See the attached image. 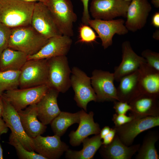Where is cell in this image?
Returning <instances> with one entry per match:
<instances>
[{"label":"cell","instance_id":"cell-41","mask_svg":"<svg viewBox=\"0 0 159 159\" xmlns=\"http://www.w3.org/2000/svg\"><path fill=\"white\" fill-rule=\"evenodd\" d=\"M4 109L2 97L0 96V117H2Z\"/></svg>","mask_w":159,"mask_h":159},{"label":"cell","instance_id":"cell-36","mask_svg":"<svg viewBox=\"0 0 159 159\" xmlns=\"http://www.w3.org/2000/svg\"><path fill=\"white\" fill-rule=\"evenodd\" d=\"M81 1L83 7L82 22L83 24L88 25V21L90 19L88 9V2L89 0H81Z\"/></svg>","mask_w":159,"mask_h":159},{"label":"cell","instance_id":"cell-6","mask_svg":"<svg viewBox=\"0 0 159 159\" xmlns=\"http://www.w3.org/2000/svg\"><path fill=\"white\" fill-rule=\"evenodd\" d=\"M70 84L74 92V100L77 105L87 112L88 103L97 102V97L92 86L91 77L77 67L71 69Z\"/></svg>","mask_w":159,"mask_h":159},{"label":"cell","instance_id":"cell-1","mask_svg":"<svg viewBox=\"0 0 159 159\" xmlns=\"http://www.w3.org/2000/svg\"><path fill=\"white\" fill-rule=\"evenodd\" d=\"M35 2L0 0V23L13 28L31 25Z\"/></svg>","mask_w":159,"mask_h":159},{"label":"cell","instance_id":"cell-42","mask_svg":"<svg viewBox=\"0 0 159 159\" xmlns=\"http://www.w3.org/2000/svg\"><path fill=\"white\" fill-rule=\"evenodd\" d=\"M151 3L156 8L159 7V0H151Z\"/></svg>","mask_w":159,"mask_h":159},{"label":"cell","instance_id":"cell-14","mask_svg":"<svg viewBox=\"0 0 159 159\" xmlns=\"http://www.w3.org/2000/svg\"><path fill=\"white\" fill-rule=\"evenodd\" d=\"M32 138L34 151L46 159H59L69 149V146L61 141L60 137L57 135L45 137L39 135Z\"/></svg>","mask_w":159,"mask_h":159},{"label":"cell","instance_id":"cell-35","mask_svg":"<svg viewBox=\"0 0 159 159\" xmlns=\"http://www.w3.org/2000/svg\"><path fill=\"white\" fill-rule=\"evenodd\" d=\"M134 118L132 116H128L125 114H115L113 115L112 120L116 127H118L129 122Z\"/></svg>","mask_w":159,"mask_h":159},{"label":"cell","instance_id":"cell-22","mask_svg":"<svg viewBox=\"0 0 159 159\" xmlns=\"http://www.w3.org/2000/svg\"><path fill=\"white\" fill-rule=\"evenodd\" d=\"M139 69L122 77L117 89L119 101L129 102L140 92Z\"/></svg>","mask_w":159,"mask_h":159},{"label":"cell","instance_id":"cell-13","mask_svg":"<svg viewBox=\"0 0 159 159\" xmlns=\"http://www.w3.org/2000/svg\"><path fill=\"white\" fill-rule=\"evenodd\" d=\"M2 98L4 109L2 117L10 129L11 134L19 139L27 150L34 151L32 139L27 135L24 130L17 112L8 101L3 97Z\"/></svg>","mask_w":159,"mask_h":159},{"label":"cell","instance_id":"cell-27","mask_svg":"<svg viewBox=\"0 0 159 159\" xmlns=\"http://www.w3.org/2000/svg\"><path fill=\"white\" fill-rule=\"evenodd\" d=\"M80 111L72 113L61 111L52 121L51 126L54 135L60 137L66 132L68 128L74 124L79 123Z\"/></svg>","mask_w":159,"mask_h":159},{"label":"cell","instance_id":"cell-33","mask_svg":"<svg viewBox=\"0 0 159 159\" xmlns=\"http://www.w3.org/2000/svg\"><path fill=\"white\" fill-rule=\"evenodd\" d=\"M11 30L12 28L0 23V55L4 49L8 47Z\"/></svg>","mask_w":159,"mask_h":159},{"label":"cell","instance_id":"cell-18","mask_svg":"<svg viewBox=\"0 0 159 159\" xmlns=\"http://www.w3.org/2000/svg\"><path fill=\"white\" fill-rule=\"evenodd\" d=\"M80 112L78 127L75 131H71L69 135L70 144L74 147L80 145L89 135L100 134L101 130L99 124L94 121L93 112L87 113L82 109Z\"/></svg>","mask_w":159,"mask_h":159},{"label":"cell","instance_id":"cell-4","mask_svg":"<svg viewBox=\"0 0 159 159\" xmlns=\"http://www.w3.org/2000/svg\"><path fill=\"white\" fill-rule=\"evenodd\" d=\"M48 67L47 85L49 88L64 93L71 86V70L66 55L47 59Z\"/></svg>","mask_w":159,"mask_h":159},{"label":"cell","instance_id":"cell-8","mask_svg":"<svg viewBox=\"0 0 159 159\" xmlns=\"http://www.w3.org/2000/svg\"><path fill=\"white\" fill-rule=\"evenodd\" d=\"M131 1L125 0H92L90 11L94 19L111 20L120 16L126 18Z\"/></svg>","mask_w":159,"mask_h":159},{"label":"cell","instance_id":"cell-10","mask_svg":"<svg viewBox=\"0 0 159 159\" xmlns=\"http://www.w3.org/2000/svg\"><path fill=\"white\" fill-rule=\"evenodd\" d=\"M31 25L38 32L48 39L62 35L47 5L42 2L35 3Z\"/></svg>","mask_w":159,"mask_h":159},{"label":"cell","instance_id":"cell-28","mask_svg":"<svg viewBox=\"0 0 159 159\" xmlns=\"http://www.w3.org/2000/svg\"><path fill=\"white\" fill-rule=\"evenodd\" d=\"M158 135L155 133L148 135L140 148L136 158L139 159H158L159 155L155 144L158 139Z\"/></svg>","mask_w":159,"mask_h":159},{"label":"cell","instance_id":"cell-9","mask_svg":"<svg viewBox=\"0 0 159 159\" xmlns=\"http://www.w3.org/2000/svg\"><path fill=\"white\" fill-rule=\"evenodd\" d=\"M114 80L113 73L99 69L93 71L91 82L96 96L97 102L119 101Z\"/></svg>","mask_w":159,"mask_h":159},{"label":"cell","instance_id":"cell-12","mask_svg":"<svg viewBox=\"0 0 159 159\" xmlns=\"http://www.w3.org/2000/svg\"><path fill=\"white\" fill-rule=\"evenodd\" d=\"M159 125L158 116H148L134 118L129 122L115 129L121 141L124 144L129 145L140 133Z\"/></svg>","mask_w":159,"mask_h":159},{"label":"cell","instance_id":"cell-30","mask_svg":"<svg viewBox=\"0 0 159 159\" xmlns=\"http://www.w3.org/2000/svg\"><path fill=\"white\" fill-rule=\"evenodd\" d=\"M8 144L14 147L17 155L20 159H46L44 157L34 151H29L25 149L19 139L10 134Z\"/></svg>","mask_w":159,"mask_h":159},{"label":"cell","instance_id":"cell-5","mask_svg":"<svg viewBox=\"0 0 159 159\" xmlns=\"http://www.w3.org/2000/svg\"><path fill=\"white\" fill-rule=\"evenodd\" d=\"M20 71L19 80L20 88L47 85V59L28 60Z\"/></svg>","mask_w":159,"mask_h":159},{"label":"cell","instance_id":"cell-37","mask_svg":"<svg viewBox=\"0 0 159 159\" xmlns=\"http://www.w3.org/2000/svg\"><path fill=\"white\" fill-rule=\"evenodd\" d=\"M116 133V130L115 128L111 129L109 133L103 138L102 145H107L110 144L113 140Z\"/></svg>","mask_w":159,"mask_h":159},{"label":"cell","instance_id":"cell-7","mask_svg":"<svg viewBox=\"0 0 159 159\" xmlns=\"http://www.w3.org/2000/svg\"><path fill=\"white\" fill-rule=\"evenodd\" d=\"M47 85L25 88H18L4 92L2 97L17 112L30 105L36 104L49 88Z\"/></svg>","mask_w":159,"mask_h":159},{"label":"cell","instance_id":"cell-45","mask_svg":"<svg viewBox=\"0 0 159 159\" xmlns=\"http://www.w3.org/2000/svg\"><path fill=\"white\" fill-rule=\"evenodd\" d=\"M1 134H0V140L1 138ZM3 150L1 145L0 143V159H3Z\"/></svg>","mask_w":159,"mask_h":159},{"label":"cell","instance_id":"cell-17","mask_svg":"<svg viewBox=\"0 0 159 159\" xmlns=\"http://www.w3.org/2000/svg\"><path fill=\"white\" fill-rule=\"evenodd\" d=\"M72 41L70 37L61 35L49 39L47 43L37 53L28 56V60L48 59L66 55L69 51Z\"/></svg>","mask_w":159,"mask_h":159},{"label":"cell","instance_id":"cell-31","mask_svg":"<svg viewBox=\"0 0 159 159\" xmlns=\"http://www.w3.org/2000/svg\"><path fill=\"white\" fill-rule=\"evenodd\" d=\"M80 42L90 43L95 41L97 36L92 28L89 25L82 24L79 30Z\"/></svg>","mask_w":159,"mask_h":159},{"label":"cell","instance_id":"cell-44","mask_svg":"<svg viewBox=\"0 0 159 159\" xmlns=\"http://www.w3.org/2000/svg\"><path fill=\"white\" fill-rule=\"evenodd\" d=\"M28 2H35L36 1H38L44 3L45 4L47 3L48 0H24Z\"/></svg>","mask_w":159,"mask_h":159},{"label":"cell","instance_id":"cell-39","mask_svg":"<svg viewBox=\"0 0 159 159\" xmlns=\"http://www.w3.org/2000/svg\"><path fill=\"white\" fill-rule=\"evenodd\" d=\"M8 128L3 119L0 117V134L2 135L7 133Z\"/></svg>","mask_w":159,"mask_h":159},{"label":"cell","instance_id":"cell-34","mask_svg":"<svg viewBox=\"0 0 159 159\" xmlns=\"http://www.w3.org/2000/svg\"><path fill=\"white\" fill-rule=\"evenodd\" d=\"M113 108L117 114H125L132 108L127 102L120 101H114Z\"/></svg>","mask_w":159,"mask_h":159},{"label":"cell","instance_id":"cell-24","mask_svg":"<svg viewBox=\"0 0 159 159\" xmlns=\"http://www.w3.org/2000/svg\"><path fill=\"white\" fill-rule=\"evenodd\" d=\"M139 70L140 92L159 96V72L146 62L142 64Z\"/></svg>","mask_w":159,"mask_h":159},{"label":"cell","instance_id":"cell-25","mask_svg":"<svg viewBox=\"0 0 159 159\" xmlns=\"http://www.w3.org/2000/svg\"><path fill=\"white\" fill-rule=\"evenodd\" d=\"M28 56L21 51L6 48L0 55V71H20L28 60Z\"/></svg>","mask_w":159,"mask_h":159},{"label":"cell","instance_id":"cell-20","mask_svg":"<svg viewBox=\"0 0 159 159\" xmlns=\"http://www.w3.org/2000/svg\"><path fill=\"white\" fill-rule=\"evenodd\" d=\"M159 96L140 93L129 103L134 118L158 116Z\"/></svg>","mask_w":159,"mask_h":159},{"label":"cell","instance_id":"cell-23","mask_svg":"<svg viewBox=\"0 0 159 159\" xmlns=\"http://www.w3.org/2000/svg\"><path fill=\"white\" fill-rule=\"evenodd\" d=\"M139 147V145L129 147L126 146L117 135L110 144L101 146L100 153L106 159H129L138 150Z\"/></svg>","mask_w":159,"mask_h":159},{"label":"cell","instance_id":"cell-19","mask_svg":"<svg viewBox=\"0 0 159 159\" xmlns=\"http://www.w3.org/2000/svg\"><path fill=\"white\" fill-rule=\"evenodd\" d=\"M59 92L54 89L49 88L36 104L38 118L45 125L50 124L61 112L57 102Z\"/></svg>","mask_w":159,"mask_h":159},{"label":"cell","instance_id":"cell-26","mask_svg":"<svg viewBox=\"0 0 159 159\" xmlns=\"http://www.w3.org/2000/svg\"><path fill=\"white\" fill-rule=\"evenodd\" d=\"M100 134L91 138L87 137L82 141V149L79 151L69 149L65 153V157L68 159H92L102 145Z\"/></svg>","mask_w":159,"mask_h":159},{"label":"cell","instance_id":"cell-29","mask_svg":"<svg viewBox=\"0 0 159 159\" xmlns=\"http://www.w3.org/2000/svg\"><path fill=\"white\" fill-rule=\"evenodd\" d=\"M20 71H0V96L5 91L18 88Z\"/></svg>","mask_w":159,"mask_h":159},{"label":"cell","instance_id":"cell-3","mask_svg":"<svg viewBox=\"0 0 159 159\" xmlns=\"http://www.w3.org/2000/svg\"><path fill=\"white\" fill-rule=\"evenodd\" d=\"M62 35L73 36V24L77 17L70 0H48L46 4Z\"/></svg>","mask_w":159,"mask_h":159},{"label":"cell","instance_id":"cell-43","mask_svg":"<svg viewBox=\"0 0 159 159\" xmlns=\"http://www.w3.org/2000/svg\"><path fill=\"white\" fill-rule=\"evenodd\" d=\"M153 37L155 39L159 40V30H157L154 33Z\"/></svg>","mask_w":159,"mask_h":159},{"label":"cell","instance_id":"cell-11","mask_svg":"<svg viewBox=\"0 0 159 159\" xmlns=\"http://www.w3.org/2000/svg\"><path fill=\"white\" fill-rule=\"evenodd\" d=\"M125 21L122 19L103 20L90 19L88 25L94 29L102 41V45L105 49L112 44V38L116 34L124 35L128 31L124 25Z\"/></svg>","mask_w":159,"mask_h":159},{"label":"cell","instance_id":"cell-16","mask_svg":"<svg viewBox=\"0 0 159 159\" xmlns=\"http://www.w3.org/2000/svg\"><path fill=\"white\" fill-rule=\"evenodd\" d=\"M122 61L118 66L115 67L113 73L115 80L117 82L124 76L136 71L142 64L146 62L143 57L135 52L128 41L122 44Z\"/></svg>","mask_w":159,"mask_h":159},{"label":"cell","instance_id":"cell-21","mask_svg":"<svg viewBox=\"0 0 159 159\" xmlns=\"http://www.w3.org/2000/svg\"><path fill=\"white\" fill-rule=\"evenodd\" d=\"M17 112L24 130L29 137L34 138L46 131V125L38 119L36 104L29 105L24 110Z\"/></svg>","mask_w":159,"mask_h":159},{"label":"cell","instance_id":"cell-32","mask_svg":"<svg viewBox=\"0 0 159 159\" xmlns=\"http://www.w3.org/2000/svg\"><path fill=\"white\" fill-rule=\"evenodd\" d=\"M142 57L146 60V63L150 67L159 72V53L146 49L141 53Z\"/></svg>","mask_w":159,"mask_h":159},{"label":"cell","instance_id":"cell-38","mask_svg":"<svg viewBox=\"0 0 159 159\" xmlns=\"http://www.w3.org/2000/svg\"><path fill=\"white\" fill-rule=\"evenodd\" d=\"M151 24L155 27L159 28V12H156L153 15L151 20Z\"/></svg>","mask_w":159,"mask_h":159},{"label":"cell","instance_id":"cell-40","mask_svg":"<svg viewBox=\"0 0 159 159\" xmlns=\"http://www.w3.org/2000/svg\"><path fill=\"white\" fill-rule=\"evenodd\" d=\"M111 129L108 126L104 127L100 131V135L101 139H103L110 132Z\"/></svg>","mask_w":159,"mask_h":159},{"label":"cell","instance_id":"cell-46","mask_svg":"<svg viewBox=\"0 0 159 159\" xmlns=\"http://www.w3.org/2000/svg\"><path fill=\"white\" fill-rule=\"evenodd\" d=\"M126 0V1H132V0Z\"/></svg>","mask_w":159,"mask_h":159},{"label":"cell","instance_id":"cell-15","mask_svg":"<svg viewBox=\"0 0 159 159\" xmlns=\"http://www.w3.org/2000/svg\"><path fill=\"white\" fill-rule=\"evenodd\" d=\"M152 6L148 0H132L128 6L125 22L128 30L135 32L145 25Z\"/></svg>","mask_w":159,"mask_h":159},{"label":"cell","instance_id":"cell-2","mask_svg":"<svg viewBox=\"0 0 159 159\" xmlns=\"http://www.w3.org/2000/svg\"><path fill=\"white\" fill-rule=\"evenodd\" d=\"M48 39L31 25L20 26L12 28L8 47L28 56L32 55L38 52Z\"/></svg>","mask_w":159,"mask_h":159}]
</instances>
